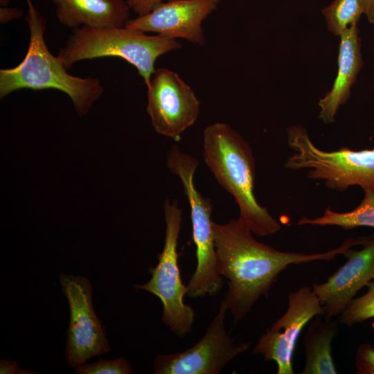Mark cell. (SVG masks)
<instances>
[{"label": "cell", "mask_w": 374, "mask_h": 374, "mask_svg": "<svg viewBox=\"0 0 374 374\" xmlns=\"http://www.w3.org/2000/svg\"><path fill=\"white\" fill-rule=\"evenodd\" d=\"M55 15L64 26H125L130 8L124 0H51Z\"/></svg>", "instance_id": "cell-15"}, {"label": "cell", "mask_w": 374, "mask_h": 374, "mask_svg": "<svg viewBox=\"0 0 374 374\" xmlns=\"http://www.w3.org/2000/svg\"><path fill=\"white\" fill-rule=\"evenodd\" d=\"M10 0H0L1 6H6L10 3Z\"/></svg>", "instance_id": "cell-26"}, {"label": "cell", "mask_w": 374, "mask_h": 374, "mask_svg": "<svg viewBox=\"0 0 374 374\" xmlns=\"http://www.w3.org/2000/svg\"><path fill=\"white\" fill-rule=\"evenodd\" d=\"M356 373L374 374V346L369 343L360 344L355 356Z\"/></svg>", "instance_id": "cell-21"}, {"label": "cell", "mask_w": 374, "mask_h": 374, "mask_svg": "<svg viewBox=\"0 0 374 374\" xmlns=\"http://www.w3.org/2000/svg\"><path fill=\"white\" fill-rule=\"evenodd\" d=\"M364 192L359 204L350 211L339 213L327 208L322 216L314 219L302 217L296 224L337 226L344 230L359 226L374 227V192L370 190Z\"/></svg>", "instance_id": "cell-17"}, {"label": "cell", "mask_w": 374, "mask_h": 374, "mask_svg": "<svg viewBox=\"0 0 374 374\" xmlns=\"http://www.w3.org/2000/svg\"><path fill=\"white\" fill-rule=\"evenodd\" d=\"M59 283L68 301L69 323L65 355L71 367L110 350L105 328L96 314L92 285L87 277L61 273Z\"/></svg>", "instance_id": "cell-8"}, {"label": "cell", "mask_w": 374, "mask_h": 374, "mask_svg": "<svg viewBox=\"0 0 374 374\" xmlns=\"http://www.w3.org/2000/svg\"><path fill=\"white\" fill-rule=\"evenodd\" d=\"M220 0H168L148 14L128 19L125 27L176 39L181 38L203 45L204 20L215 10Z\"/></svg>", "instance_id": "cell-12"}, {"label": "cell", "mask_w": 374, "mask_h": 374, "mask_svg": "<svg viewBox=\"0 0 374 374\" xmlns=\"http://www.w3.org/2000/svg\"><path fill=\"white\" fill-rule=\"evenodd\" d=\"M24 15L21 8L16 7L1 6L0 8V22L5 24L18 19Z\"/></svg>", "instance_id": "cell-24"}, {"label": "cell", "mask_w": 374, "mask_h": 374, "mask_svg": "<svg viewBox=\"0 0 374 374\" xmlns=\"http://www.w3.org/2000/svg\"><path fill=\"white\" fill-rule=\"evenodd\" d=\"M26 1V21L30 32L28 51L18 65L0 70V98L22 89H55L66 93L78 116H83L103 93V86L96 78H80L67 72L60 58L51 54L45 43V18L32 0Z\"/></svg>", "instance_id": "cell-3"}, {"label": "cell", "mask_w": 374, "mask_h": 374, "mask_svg": "<svg viewBox=\"0 0 374 374\" xmlns=\"http://www.w3.org/2000/svg\"><path fill=\"white\" fill-rule=\"evenodd\" d=\"M367 292L353 299L339 315L340 323L352 326L374 317V280L367 285Z\"/></svg>", "instance_id": "cell-19"}, {"label": "cell", "mask_w": 374, "mask_h": 374, "mask_svg": "<svg viewBox=\"0 0 374 374\" xmlns=\"http://www.w3.org/2000/svg\"><path fill=\"white\" fill-rule=\"evenodd\" d=\"M203 157L219 184L234 198L239 208L238 220L253 233L269 235L281 229L256 200L253 152L238 132L222 122L208 125L203 132Z\"/></svg>", "instance_id": "cell-2"}, {"label": "cell", "mask_w": 374, "mask_h": 374, "mask_svg": "<svg viewBox=\"0 0 374 374\" xmlns=\"http://www.w3.org/2000/svg\"><path fill=\"white\" fill-rule=\"evenodd\" d=\"M147 87V112L158 134L175 141L197 121L200 103L193 90L176 72L155 70Z\"/></svg>", "instance_id": "cell-10"}, {"label": "cell", "mask_w": 374, "mask_h": 374, "mask_svg": "<svg viewBox=\"0 0 374 374\" xmlns=\"http://www.w3.org/2000/svg\"><path fill=\"white\" fill-rule=\"evenodd\" d=\"M1 374H35L37 372L30 370H24L19 367L17 362L10 359H1Z\"/></svg>", "instance_id": "cell-23"}, {"label": "cell", "mask_w": 374, "mask_h": 374, "mask_svg": "<svg viewBox=\"0 0 374 374\" xmlns=\"http://www.w3.org/2000/svg\"><path fill=\"white\" fill-rule=\"evenodd\" d=\"M339 37L337 74L330 91L318 103L319 118L326 123L335 121L339 107L349 98L350 88L363 64L357 24L346 29Z\"/></svg>", "instance_id": "cell-14"}, {"label": "cell", "mask_w": 374, "mask_h": 374, "mask_svg": "<svg viewBox=\"0 0 374 374\" xmlns=\"http://www.w3.org/2000/svg\"><path fill=\"white\" fill-rule=\"evenodd\" d=\"M132 367L124 357L113 359L99 358L97 362L91 364L86 362L75 368V374H132Z\"/></svg>", "instance_id": "cell-20"}, {"label": "cell", "mask_w": 374, "mask_h": 374, "mask_svg": "<svg viewBox=\"0 0 374 374\" xmlns=\"http://www.w3.org/2000/svg\"><path fill=\"white\" fill-rule=\"evenodd\" d=\"M130 9L138 16L145 15L168 0H125Z\"/></svg>", "instance_id": "cell-22"}, {"label": "cell", "mask_w": 374, "mask_h": 374, "mask_svg": "<svg viewBox=\"0 0 374 374\" xmlns=\"http://www.w3.org/2000/svg\"><path fill=\"white\" fill-rule=\"evenodd\" d=\"M181 46L176 39L125 26H81L73 29L57 57L66 69L84 60L118 57L137 69L147 86L157 58Z\"/></svg>", "instance_id": "cell-4"}, {"label": "cell", "mask_w": 374, "mask_h": 374, "mask_svg": "<svg viewBox=\"0 0 374 374\" xmlns=\"http://www.w3.org/2000/svg\"><path fill=\"white\" fill-rule=\"evenodd\" d=\"M325 17L328 30L335 36L357 24L364 9L361 0H333L321 10Z\"/></svg>", "instance_id": "cell-18"}, {"label": "cell", "mask_w": 374, "mask_h": 374, "mask_svg": "<svg viewBox=\"0 0 374 374\" xmlns=\"http://www.w3.org/2000/svg\"><path fill=\"white\" fill-rule=\"evenodd\" d=\"M198 160L173 145L167 154V166L181 180L190 207L193 238L196 247L197 265L187 285L192 298L213 296L222 286L217 269V256L211 220L213 205L195 188L194 175Z\"/></svg>", "instance_id": "cell-6"}, {"label": "cell", "mask_w": 374, "mask_h": 374, "mask_svg": "<svg viewBox=\"0 0 374 374\" xmlns=\"http://www.w3.org/2000/svg\"><path fill=\"white\" fill-rule=\"evenodd\" d=\"M226 311L221 302L204 336L192 347L180 353L157 355L154 359V373L218 374L229 362L247 350L249 342L236 344L226 332L224 322Z\"/></svg>", "instance_id": "cell-9"}, {"label": "cell", "mask_w": 374, "mask_h": 374, "mask_svg": "<svg viewBox=\"0 0 374 374\" xmlns=\"http://www.w3.org/2000/svg\"><path fill=\"white\" fill-rule=\"evenodd\" d=\"M360 250L346 249L347 259L328 280L314 283L312 290L323 305L326 319H332L345 310L363 287L374 280V237L368 238Z\"/></svg>", "instance_id": "cell-13"}, {"label": "cell", "mask_w": 374, "mask_h": 374, "mask_svg": "<svg viewBox=\"0 0 374 374\" xmlns=\"http://www.w3.org/2000/svg\"><path fill=\"white\" fill-rule=\"evenodd\" d=\"M325 310L312 287L303 286L288 295L286 312L258 339L252 350L265 361H274L278 374H293V357L304 327Z\"/></svg>", "instance_id": "cell-11"}, {"label": "cell", "mask_w": 374, "mask_h": 374, "mask_svg": "<svg viewBox=\"0 0 374 374\" xmlns=\"http://www.w3.org/2000/svg\"><path fill=\"white\" fill-rule=\"evenodd\" d=\"M336 320L313 317L308 323L303 339L305 363L301 374H336L332 355V341L338 332Z\"/></svg>", "instance_id": "cell-16"}, {"label": "cell", "mask_w": 374, "mask_h": 374, "mask_svg": "<svg viewBox=\"0 0 374 374\" xmlns=\"http://www.w3.org/2000/svg\"><path fill=\"white\" fill-rule=\"evenodd\" d=\"M364 9V14L366 16L368 22L374 25V0H361Z\"/></svg>", "instance_id": "cell-25"}, {"label": "cell", "mask_w": 374, "mask_h": 374, "mask_svg": "<svg viewBox=\"0 0 374 374\" xmlns=\"http://www.w3.org/2000/svg\"><path fill=\"white\" fill-rule=\"evenodd\" d=\"M287 133L294 153L287 157L286 168L307 170L308 178L330 189L344 191L358 186L374 192V148L355 151L341 147L328 152L317 148L301 125L289 127Z\"/></svg>", "instance_id": "cell-5"}, {"label": "cell", "mask_w": 374, "mask_h": 374, "mask_svg": "<svg viewBox=\"0 0 374 374\" xmlns=\"http://www.w3.org/2000/svg\"><path fill=\"white\" fill-rule=\"evenodd\" d=\"M166 236L162 251L158 254V263L148 269L151 278L145 284L134 288L157 296L163 305L162 321L179 336H184L192 330L195 312L186 305L184 296L188 294L178 265L177 245L181 228L182 211L177 199H166L163 204Z\"/></svg>", "instance_id": "cell-7"}, {"label": "cell", "mask_w": 374, "mask_h": 374, "mask_svg": "<svg viewBox=\"0 0 374 374\" xmlns=\"http://www.w3.org/2000/svg\"><path fill=\"white\" fill-rule=\"evenodd\" d=\"M213 228L217 272L228 280V291L221 302L231 312L235 323L247 316L261 296L268 297L278 275L290 265L330 261L367 240L350 238L336 249L308 254L280 251L256 240L238 218L224 224L213 222Z\"/></svg>", "instance_id": "cell-1"}]
</instances>
